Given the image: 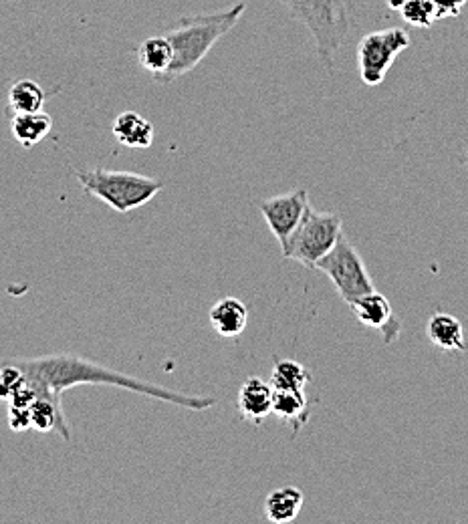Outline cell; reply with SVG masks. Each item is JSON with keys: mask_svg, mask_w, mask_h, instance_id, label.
Returning a JSON list of instances; mask_svg holds the SVG:
<instances>
[{"mask_svg": "<svg viewBox=\"0 0 468 524\" xmlns=\"http://www.w3.org/2000/svg\"><path fill=\"white\" fill-rule=\"evenodd\" d=\"M15 363L23 375L25 381L35 389L37 398H47L55 406H61L63 391L75 387V385H115L132 389L140 396L154 398L160 402H168L192 412H204L216 406L214 398L208 396H186V393H178L172 389H166L162 385H154L148 381H142L138 377L120 373L115 369H107L95 361H89L79 355L61 353V355H45L35 359H9Z\"/></svg>", "mask_w": 468, "mask_h": 524, "instance_id": "cell-1", "label": "cell"}, {"mask_svg": "<svg viewBox=\"0 0 468 524\" xmlns=\"http://www.w3.org/2000/svg\"><path fill=\"white\" fill-rule=\"evenodd\" d=\"M245 9V3H237L220 13L182 17L178 25L166 33V39L172 45V63L158 83L168 85L196 69L210 49L237 27L239 19L245 15Z\"/></svg>", "mask_w": 468, "mask_h": 524, "instance_id": "cell-2", "label": "cell"}, {"mask_svg": "<svg viewBox=\"0 0 468 524\" xmlns=\"http://www.w3.org/2000/svg\"><path fill=\"white\" fill-rule=\"evenodd\" d=\"M279 3L309 29L319 59L327 67H333L351 31L349 0H279Z\"/></svg>", "mask_w": 468, "mask_h": 524, "instance_id": "cell-3", "label": "cell"}, {"mask_svg": "<svg viewBox=\"0 0 468 524\" xmlns=\"http://www.w3.org/2000/svg\"><path fill=\"white\" fill-rule=\"evenodd\" d=\"M75 176L89 196L105 202L111 210L120 214L146 206L164 188V184L156 178L124 170L93 168L81 170Z\"/></svg>", "mask_w": 468, "mask_h": 524, "instance_id": "cell-4", "label": "cell"}, {"mask_svg": "<svg viewBox=\"0 0 468 524\" xmlns=\"http://www.w3.org/2000/svg\"><path fill=\"white\" fill-rule=\"evenodd\" d=\"M341 236V218L331 212H319L309 204L303 220L281 246L283 258L295 260L307 269H315L317 262L331 252Z\"/></svg>", "mask_w": 468, "mask_h": 524, "instance_id": "cell-5", "label": "cell"}, {"mask_svg": "<svg viewBox=\"0 0 468 524\" xmlns=\"http://www.w3.org/2000/svg\"><path fill=\"white\" fill-rule=\"evenodd\" d=\"M315 269H319L331 281L337 295L347 305L376 291L362 254L345 236L337 240L331 252L317 262Z\"/></svg>", "mask_w": 468, "mask_h": 524, "instance_id": "cell-6", "label": "cell"}, {"mask_svg": "<svg viewBox=\"0 0 468 524\" xmlns=\"http://www.w3.org/2000/svg\"><path fill=\"white\" fill-rule=\"evenodd\" d=\"M410 43V33L402 27L368 33L358 47V67L362 81L368 87L382 85L394 61L410 47Z\"/></svg>", "mask_w": 468, "mask_h": 524, "instance_id": "cell-7", "label": "cell"}, {"mask_svg": "<svg viewBox=\"0 0 468 524\" xmlns=\"http://www.w3.org/2000/svg\"><path fill=\"white\" fill-rule=\"evenodd\" d=\"M309 192L305 188H297L273 198L259 202V210L271 230V234L283 246L287 238L295 232L299 222L303 220L309 208Z\"/></svg>", "mask_w": 468, "mask_h": 524, "instance_id": "cell-8", "label": "cell"}, {"mask_svg": "<svg viewBox=\"0 0 468 524\" xmlns=\"http://www.w3.org/2000/svg\"><path fill=\"white\" fill-rule=\"evenodd\" d=\"M349 307H351V311H354L356 319L362 325L376 329L382 335L384 345H392L400 339L402 323L394 317L392 305L382 293L372 291V293H368V295L360 297L358 301L351 303Z\"/></svg>", "mask_w": 468, "mask_h": 524, "instance_id": "cell-9", "label": "cell"}, {"mask_svg": "<svg viewBox=\"0 0 468 524\" xmlns=\"http://www.w3.org/2000/svg\"><path fill=\"white\" fill-rule=\"evenodd\" d=\"M237 406L243 420L261 426L273 414V385L263 377H249L239 389Z\"/></svg>", "mask_w": 468, "mask_h": 524, "instance_id": "cell-10", "label": "cell"}, {"mask_svg": "<svg viewBox=\"0 0 468 524\" xmlns=\"http://www.w3.org/2000/svg\"><path fill=\"white\" fill-rule=\"evenodd\" d=\"M212 329L226 339L241 337L249 323V309L247 305L237 297H226L220 299L208 313Z\"/></svg>", "mask_w": 468, "mask_h": 524, "instance_id": "cell-11", "label": "cell"}, {"mask_svg": "<svg viewBox=\"0 0 468 524\" xmlns=\"http://www.w3.org/2000/svg\"><path fill=\"white\" fill-rule=\"evenodd\" d=\"M113 138L126 148L146 150L154 144V125L146 117L136 111H124L115 117L113 125Z\"/></svg>", "mask_w": 468, "mask_h": 524, "instance_id": "cell-12", "label": "cell"}, {"mask_svg": "<svg viewBox=\"0 0 468 524\" xmlns=\"http://www.w3.org/2000/svg\"><path fill=\"white\" fill-rule=\"evenodd\" d=\"M273 414L289 424L293 428V436H297L311 418L307 391L273 389Z\"/></svg>", "mask_w": 468, "mask_h": 524, "instance_id": "cell-13", "label": "cell"}, {"mask_svg": "<svg viewBox=\"0 0 468 524\" xmlns=\"http://www.w3.org/2000/svg\"><path fill=\"white\" fill-rule=\"evenodd\" d=\"M426 335L430 343L442 351H466L464 327L462 323L448 313H436L428 319Z\"/></svg>", "mask_w": 468, "mask_h": 524, "instance_id": "cell-14", "label": "cell"}, {"mask_svg": "<svg viewBox=\"0 0 468 524\" xmlns=\"http://www.w3.org/2000/svg\"><path fill=\"white\" fill-rule=\"evenodd\" d=\"M53 127L51 115L43 111L35 113H13L11 119V131L13 138L23 146V148H33L41 144Z\"/></svg>", "mask_w": 468, "mask_h": 524, "instance_id": "cell-15", "label": "cell"}, {"mask_svg": "<svg viewBox=\"0 0 468 524\" xmlns=\"http://www.w3.org/2000/svg\"><path fill=\"white\" fill-rule=\"evenodd\" d=\"M303 504H305V496L297 486H283L267 496L265 516L269 522L287 524L299 516Z\"/></svg>", "mask_w": 468, "mask_h": 524, "instance_id": "cell-16", "label": "cell"}, {"mask_svg": "<svg viewBox=\"0 0 468 524\" xmlns=\"http://www.w3.org/2000/svg\"><path fill=\"white\" fill-rule=\"evenodd\" d=\"M138 61L158 81L172 63V45L166 35L142 41V45L138 47Z\"/></svg>", "mask_w": 468, "mask_h": 524, "instance_id": "cell-17", "label": "cell"}, {"mask_svg": "<svg viewBox=\"0 0 468 524\" xmlns=\"http://www.w3.org/2000/svg\"><path fill=\"white\" fill-rule=\"evenodd\" d=\"M47 93L33 79H21L9 89V109L13 113H35L43 111Z\"/></svg>", "mask_w": 468, "mask_h": 524, "instance_id": "cell-18", "label": "cell"}, {"mask_svg": "<svg viewBox=\"0 0 468 524\" xmlns=\"http://www.w3.org/2000/svg\"><path fill=\"white\" fill-rule=\"evenodd\" d=\"M313 375L307 367H303L299 361L293 359H279L273 365L271 385L273 389H295V391H307V385L311 383Z\"/></svg>", "mask_w": 468, "mask_h": 524, "instance_id": "cell-19", "label": "cell"}, {"mask_svg": "<svg viewBox=\"0 0 468 524\" xmlns=\"http://www.w3.org/2000/svg\"><path fill=\"white\" fill-rule=\"evenodd\" d=\"M400 15L408 25L422 29H428L438 21L432 0H406L400 7Z\"/></svg>", "mask_w": 468, "mask_h": 524, "instance_id": "cell-20", "label": "cell"}, {"mask_svg": "<svg viewBox=\"0 0 468 524\" xmlns=\"http://www.w3.org/2000/svg\"><path fill=\"white\" fill-rule=\"evenodd\" d=\"M25 383L23 371L9 359L0 363V400H11L13 393Z\"/></svg>", "mask_w": 468, "mask_h": 524, "instance_id": "cell-21", "label": "cell"}, {"mask_svg": "<svg viewBox=\"0 0 468 524\" xmlns=\"http://www.w3.org/2000/svg\"><path fill=\"white\" fill-rule=\"evenodd\" d=\"M434 9H436V19L444 21V19H454L462 13V9L466 7L468 0H432Z\"/></svg>", "mask_w": 468, "mask_h": 524, "instance_id": "cell-22", "label": "cell"}, {"mask_svg": "<svg viewBox=\"0 0 468 524\" xmlns=\"http://www.w3.org/2000/svg\"><path fill=\"white\" fill-rule=\"evenodd\" d=\"M9 424H11V430L15 432H25L31 428V414H29V408H17V406H11V412H9Z\"/></svg>", "mask_w": 468, "mask_h": 524, "instance_id": "cell-23", "label": "cell"}, {"mask_svg": "<svg viewBox=\"0 0 468 524\" xmlns=\"http://www.w3.org/2000/svg\"><path fill=\"white\" fill-rule=\"evenodd\" d=\"M406 3V0H386V5L392 9V11H400V7Z\"/></svg>", "mask_w": 468, "mask_h": 524, "instance_id": "cell-24", "label": "cell"}, {"mask_svg": "<svg viewBox=\"0 0 468 524\" xmlns=\"http://www.w3.org/2000/svg\"><path fill=\"white\" fill-rule=\"evenodd\" d=\"M466 156H468V154H466Z\"/></svg>", "mask_w": 468, "mask_h": 524, "instance_id": "cell-25", "label": "cell"}]
</instances>
